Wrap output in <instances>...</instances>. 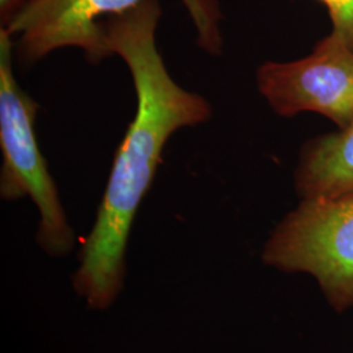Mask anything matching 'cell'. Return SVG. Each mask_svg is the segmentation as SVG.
<instances>
[{"mask_svg":"<svg viewBox=\"0 0 353 353\" xmlns=\"http://www.w3.org/2000/svg\"><path fill=\"white\" fill-rule=\"evenodd\" d=\"M160 0H143L101 21L105 43L132 76L137 113L114 156L94 225L72 276L76 293L93 310H106L122 290L127 241L134 219L151 189L169 138L182 127L207 122L210 102L179 87L157 50Z\"/></svg>","mask_w":353,"mask_h":353,"instance_id":"6da1fadb","label":"cell"},{"mask_svg":"<svg viewBox=\"0 0 353 353\" xmlns=\"http://www.w3.org/2000/svg\"><path fill=\"white\" fill-rule=\"evenodd\" d=\"M13 54L12 37L0 28V195L7 201L30 198L39 212L38 245L51 256H64L74 249L75 234L38 147V103L14 79Z\"/></svg>","mask_w":353,"mask_h":353,"instance_id":"7a4b0ae2","label":"cell"},{"mask_svg":"<svg viewBox=\"0 0 353 353\" xmlns=\"http://www.w3.org/2000/svg\"><path fill=\"white\" fill-rule=\"evenodd\" d=\"M143 0H29L4 29L13 39L19 63L29 67L52 51L77 48L90 63L112 57L101 21L138 6ZM196 29L199 48L210 55L223 52L219 0H181Z\"/></svg>","mask_w":353,"mask_h":353,"instance_id":"3957f363","label":"cell"},{"mask_svg":"<svg viewBox=\"0 0 353 353\" xmlns=\"http://www.w3.org/2000/svg\"><path fill=\"white\" fill-rule=\"evenodd\" d=\"M262 261L310 275L336 313L353 309V194L303 199L268 237Z\"/></svg>","mask_w":353,"mask_h":353,"instance_id":"277c9868","label":"cell"},{"mask_svg":"<svg viewBox=\"0 0 353 353\" xmlns=\"http://www.w3.org/2000/svg\"><path fill=\"white\" fill-rule=\"evenodd\" d=\"M256 85L281 117L314 112L339 128L353 123V51L334 32L303 59L262 64Z\"/></svg>","mask_w":353,"mask_h":353,"instance_id":"5b68a950","label":"cell"},{"mask_svg":"<svg viewBox=\"0 0 353 353\" xmlns=\"http://www.w3.org/2000/svg\"><path fill=\"white\" fill-rule=\"evenodd\" d=\"M294 185L301 201L353 194V123L305 145Z\"/></svg>","mask_w":353,"mask_h":353,"instance_id":"8992f818","label":"cell"},{"mask_svg":"<svg viewBox=\"0 0 353 353\" xmlns=\"http://www.w3.org/2000/svg\"><path fill=\"white\" fill-rule=\"evenodd\" d=\"M332 32L353 51V0H341L336 12L330 14Z\"/></svg>","mask_w":353,"mask_h":353,"instance_id":"52a82bcc","label":"cell"},{"mask_svg":"<svg viewBox=\"0 0 353 353\" xmlns=\"http://www.w3.org/2000/svg\"><path fill=\"white\" fill-rule=\"evenodd\" d=\"M29 0H0V28H6Z\"/></svg>","mask_w":353,"mask_h":353,"instance_id":"ba28073f","label":"cell"},{"mask_svg":"<svg viewBox=\"0 0 353 353\" xmlns=\"http://www.w3.org/2000/svg\"><path fill=\"white\" fill-rule=\"evenodd\" d=\"M322 1L326 7H327L328 13L332 14L334 12H336V10L339 8L341 6V0H319Z\"/></svg>","mask_w":353,"mask_h":353,"instance_id":"9c48e42d","label":"cell"}]
</instances>
